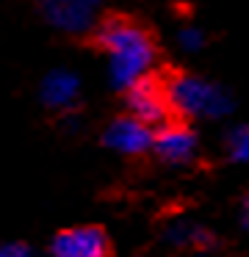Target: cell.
<instances>
[{"label":"cell","instance_id":"cell-1","mask_svg":"<svg viewBox=\"0 0 249 257\" xmlns=\"http://www.w3.org/2000/svg\"><path fill=\"white\" fill-rule=\"evenodd\" d=\"M97 42L108 56V72L114 89L127 91L144 78L155 61V45L144 28L122 17H111L97 28Z\"/></svg>","mask_w":249,"mask_h":257},{"label":"cell","instance_id":"cell-2","mask_svg":"<svg viewBox=\"0 0 249 257\" xmlns=\"http://www.w3.org/2000/svg\"><path fill=\"white\" fill-rule=\"evenodd\" d=\"M163 89L172 111L188 119H221L235 105L224 86L199 75H175Z\"/></svg>","mask_w":249,"mask_h":257},{"label":"cell","instance_id":"cell-3","mask_svg":"<svg viewBox=\"0 0 249 257\" xmlns=\"http://www.w3.org/2000/svg\"><path fill=\"white\" fill-rule=\"evenodd\" d=\"M103 0H42V14L64 34H83L97 23Z\"/></svg>","mask_w":249,"mask_h":257},{"label":"cell","instance_id":"cell-4","mask_svg":"<svg viewBox=\"0 0 249 257\" xmlns=\"http://www.w3.org/2000/svg\"><path fill=\"white\" fill-rule=\"evenodd\" d=\"M127 108H130V116H136L138 122H144L152 130L169 124L172 105L166 100V89L155 83L152 78H144L141 83L127 89Z\"/></svg>","mask_w":249,"mask_h":257},{"label":"cell","instance_id":"cell-5","mask_svg":"<svg viewBox=\"0 0 249 257\" xmlns=\"http://www.w3.org/2000/svg\"><path fill=\"white\" fill-rule=\"evenodd\" d=\"M152 139L155 130L147 127L144 122H138L136 116H119L105 127V147H111L119 155H141V152L152 150Z\"/></svg>","mask_w":249,"mask_h":257},{"label":"cell","instance_id":"cell-6","mask_svg":"<svg viewBox=\"0 0 249 257\" xmlns=\"http://www.w3.org/2000/svg\"><path fill=\"white\" fill-rule=\"evenodd\" d=\"M53 257H105L108 238L100 227H69L50 243Z\"/></svg>","mask_w":249,"mask_h":257},{"label":"cell","instance_id":"cell-7","mask_svg":"<svg viewBox=\"0 0 249 257\" xmlns=\"http://www.w3.org/2000/svg\"><path fill=\"white\" fill-rule=\"evenodd\" d=\"M152 150L166 163H188L197 155V133L186 124H163L155 130Z\"/></svg>","mask_w":249,"mask_h":257},{"label":"cell","instance_id":"cell-8","mask_svg":"<svg viewBox=\"0 0 249 257\" xmlns=\"http://www.w3.org/2000/svg\"><path fill=\"white\" fill-rule=\"evenodd\" d=\"M42 102L53 111H72L80 102V78L72 69H53L42 80Z\"/></svg>","mask_w":249,"mask_h":257},{"label":"cell","instance_id":"cell-9","mask_svg":"<svg viewBox=\"0 0 249 257\" xmlns=\"http://www.w3.org/2000/svg\"><path fill=\"white\" fill-rule=\"evenodd\" d=\"M166 240H172L175 246H191V249H208L213 243V235L199 224L177 221L166 229Z\"/></svg>","mask_w":249,"mask_h":257},{"label":"cell","instance_id":"cell-10","mask_svg":"<svg viewBox=\"0 0 249 257\" xmlns=\"http://www.w3.org/2000/svg\"><path fill=\"white\" fill-rule=\"evenodd\" d=\"M227 155L235 163H249V124H238L227 133Z\"/></svg>","mask_w":249,"mask_h":257},{"label":"cell","instance_id":"cell-11","mask_svg":"<svg viewBox=\"0 0 249 257\" xmlns=\"http://www.w3.org/2000/svg\"><path fill=\"white\" fill-rule=\"evenodd\" d=\"M177 45L183 53H199L205 47V34L197 25H186V28L177 31Z\"/></svg>","mask_w":249,"mask_h":257},{"label":"cell","instance_id":"cell-12","mask_svg":"<svg viewBox=\"0 0 249 257\" xmlns=\"http://www.w3.org/2000/svg\"><path fill=\"white\" fill-rule=\"evenodd\" d=\"M0 257H33V251L25 243H3L0 246Z\"/></svg>","mask_w":249,"mask_h":257},{"label":"cell","instance_id":"cell-13","mask_svg":"<svg viewBox=\"0 0 249 257\" xmlns=\"http://www.w3.org/2000/svg\"><path fill=\"white\" fill-rule=\"evenodd\" d=\"M241 218H243V227L249 229V196L243 199V210H241Z\"/></svg>","mask_w":249,"mask_h":257},{"label":"cell","instance_id":"cell-14","mask_svg":"<svg viewBox=\"0 0 249 257\" xmlns=\"http://www.w3.org/2000/svg\"><path fill=\"white\" fill-rule=\"evenodd\" d=\"M199 257H213V254H199Z\"/></svg>","mask_w":249,"mask_h":257}]
</instances>
